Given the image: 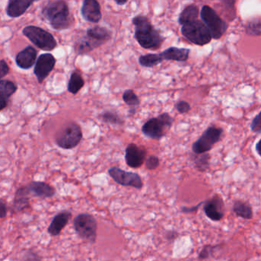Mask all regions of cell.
Returning <instances> with one entry per match:
<instances>
[{
    "label": "cell",
    "mask_w": 261,
    "mask_h": 261,
    "mask_svg": "<svg viewBox=\"0 0 261 261\" xmlns=\"http://www.w3.org/2000/svg\"><path fill=\"white\" fill-rule=\"evenodd\" d=\"M132 23L135 27L134 37L142 48L156 50L161 47L164 39L146 16H135Z\"/></svg>",
    "instance_id": "6da1fadb"
},
{
    "label": "cell",
    "mask_w": 261,
    "mask_h": 261,
    "mask_svg": "<svg viewBox=\"0 0 261 261\" xmlns=\"http://www.w3.org/2000/svg\"><path fill=\"white\" fill-rule=\"evenodd\" d=\"M42 15L54 30H68L74 23L68 4L63 0L50 1L42 10Z\"/></svg>",
    "instance_id": "7a4b0ae2"
},
{
    "label": "cell",
    "mask_w": 261,
    "mask_h": 261,
    "mask_svg": "<svg viewBox=\"0 0 261 261\" xmlns=\"http://www.w3.org/2000/svg\"><path fill=\"white\" fill-rule=\"evenodd\" d=\"M173 123V117L168 113H163L147 120L142 126V133L147 138L160 140L166 135Z\"/></svg>",
    "instance_id": "3957f363"
},
{
    "label": "cell",
    "mask_w": 261,
    "mask_h": 261,
    "mask_svg": "<svg viewBox=\"0 0 261 261\" xmlns=\"http://www.w3.org/2000/svg\"><path fill=\"white\" fill-rule=\"evenodd\" d=\"M83 138L80 125L74 121L65 123L56 136V143L64 149H71L77 146Z\"/></svg>",
    "instance_id": "277c9868"
},
{
    "label": "cell",
    "mask_w": 261,
    "mask_h": 261,
    "mask_svg": "<svg viewBox=\"0 0 261 261\" xmlns=\"http://www.w3.org/2000/svg\"><path fill=\"white\" fill-rule=\"evenodd\" d=\"M181 33L191 43L200 46L207 45L212 39L205 24L198 19L181 25Z\"/></svg>",
    "instance_id": "5b68a950"
},
{
    "label": "cell",
    "mask_w": 261,
    "mask_h": 261,
    "mask_svg": "<svg viewBox=\"0 0 261 261\" xmlns=\"http://www.w3.org/2000/svg\"><path fill=\"white\" fill-rule=\"evenodd\" d=\"M74 228L82 239L91 244L95 243L97 235V222L92 215L79 214L74 218Z\"/></svg>",
    "instance_id": "8992f818"
},
{
    "label": "cell",
    "mask_w": 261,
    "mask_h": 261,
    "mask_svg": "<svg viewBox=\"0 0 261 261\" xmlns=\"http://www.w3.org/2000/svg\"><path fill=\"white\" fill-rule=\"evenodd\" d=\"M201 20L210 31L212 39L218 40L227 32L228 25L209 6H203L200 13Z\"/></svg>",
    "instance_id": "52a82bcc"
},
{
    "label": "cell",
    "mask_w": 261,
    "mask_h": 261,
    "mask_svg": "<svg viewBox=\"0 0 261 261\" xmlns=\"http://www.w3.org/2000/svg\"><path fill=\"white\" fill-rule=\"evenodd\" d=\"M223 133L224 130L222 128L217 127L215 125L208 126L198 140L192 144V152L195 154L208 152L221 140Z\"/></svg>",
    "instance_id": "ba28073f"
},
{
    "label": "cell",
    "mask_w": 261,
    "mask_h": 261,
    "mask_svg": "<svg viewBox=\"0 0 261 261\" xmlns=\"http://www.w3.org/2000/svg\"><path fill=\"white\" fill-rule=\"evenodd\" d=\"M22 33L35 45L44 51H51L57 46V42L53 35L39 27L30 25L25 27Z\"/></svg>",
    "instance_id": "9c48e42d"
},
{
    "label": "cell",
    "mask_w": 261,
    "mask_h": 261,
    "mask_svg": "<svg viewBox=\"0 0 261 261\" xmlns=\"http://www.w3.org/2000/svg\"><path fill=\"white\" fill-rule=\"evenodd\" d=\"M108 173L114 181L120 186L132 187L136 189H142L143 187L141 177L135 172H126L120 168L114 166L108 169Z\"/></svg>",
    "instance_id": "30bf717a"
},
{
    "label": "cell",
    "mask_w": 261,
    "mask_h": 261,
    "mask_svg": "<svg viewBox=\"0 0 261 261\" xmlns=\"http://www.w3.org/2000/svg\"><path fill=\"white\" fill-rule=\"evenodd\" d=\"M147 155L146 149L135 143H129L125 149V162L129 167H141Z\"/></svg>",
    "instance_id": "8fae6325"
},
{
    "label": "cell",
    "mask_w": 261,
    "mask_h": 261,
    "mask_svg": "<svg viewBox=\"0 0 261 261\" xmlns=\"http://www.w3.org/2000/svg\"><path fill=\"white\" fill-rule=\"evenodd\" d=\"M204 212L206 216L213 221H219L224 216V202L219 195H215L204 201Z\"/></svg>",
    "instance_id": "7c38bea8"
},
{
    "label": "cell",
    "mask_w": 261,
    "mask_h": 261,
    "mask_svg": "<svg viewBox=\"0 0 261 261\" xmlns=\"http://www.w3.org/2000/svg\"><path fill=\"white\" fill-rule=\"evenodd\" d=\"M56 63V59L51 54L41 55L38 58L34 68V73L39 83H42L43 81L48 77V74L54 68Z\"/></svg>",
    "instance_id": "4fadbf2b"
},
{
    "label": "cell",
    "mask_w": 261,
    "mask_h": 261,
    "mask_svg": "<svg viewBox=\"0 0 261 261\" xmlns=\"http://www.w3.org/2000/svg\"><path fill=\"white\" fill-rule=\"evenodd\" d=\"M84 19L91 23H97L102 19L100 6L97 0H84L82 7Z\"/></svg>",
    "instance_id": "5bb4252c"
},
{
    "label": "cell",
    "mask_w": 261,
    "mask_h": 261,
    "mask_svg": "<svg viewBox=\"0 0 261 261\" xmlns=\"http://www.w3.org/2000/svg\"><path fill=\"white\" fill-rule=\"evenodd\" d=\"M30 195L40 198H53L56 194V189L44 181H33L27 185Z\"/></svg>",
    "instance_id": "9a60e30c"
},
{
    "label": "cell",
    "mask_w": 261,
    "mask_h": 261,
    "mask_svg": "<svg viewBox=\"0 0 261 261\" xmlns=\"http://www.w3.org/2000/svg\"><path fill=\"white\" fill-rule=\"evenodd\" d=\"M72 217L69 211H62L53 218L51 224L48 227V233L51 236H58L62 233V230L66 227Z\"/></svg>",
    "instance_id": "2e32d148"
},
{
    "label": "cell",
    "mask_w": 261,
    "mask_h": 261,
    "mask_svg": "<svg viewBox=\"0 0 261 261\" xmlns=\"http://www.w3.org/2000/svg\"><path fill=\"white\" fill-rule=\"evenodd\" d=\"M189 54L190 49L189 48L169 47L160 53V56L163 61L185 62L189 59Z\"/></svg>",
    "instance_id": "e0dca14e"
},
{
    "label": "cell",
    "mask_w": 261,
    "mask_h": 261,
    "mask_svg": "<svg viewBox=\"0 0 261 261\" xmlns=\"http://www.w3.org/2000/svg\"><path fill=\"white\" fill-rule=\"evenodd\" d=\"M38 0H10L7 13L10 17L17 18L22 16L28 9Z\"/></svg>",
    "instance_id": "ac0fdd59"
},
{
    "label": "cell",
    "mask_w": 261,
    "mask_h": 261,
    "mask_svg": "<svg viewBox=\"0 0 261 261\" xmlns=\"http://www.w3.org/2000/svg\"><path fill=\"white\" fill-rule=\"evenodd\" d=\"M37 58V51L33 47L28 46L21 51L16 58V64L22 69H30L34 65Z\"/></svg>",
    "instance_id": "d6986e66"
},
{
    "label": "cell",
    "mask_w": 261,
    "mask_h": 261,
    "mask_svg": "<svg viewBox=\"0 0 261 261\" xmlns=\"http://www.w3.org/2000/svg\"><path fill=\"white\" fill-rule=\"evenodd\" d=\"M30 191L27 186H22L16 190L13 199V209L15 212H20L30 207Z\"/></svg>",
    "instance_id": "ffe728a7"
},
{
    "label": "cell",
    "mask_w": 261,
    "mask_h": 261,
    "mask_svg": "<svg viewBox=\"0 0 261 261\" xmlns=\"http://www.w3.org/2000/svg\"><path fill=\"white\" fill-rule=\"evenodd\" d=\"M103 45V42L95 40L89 36L81 38L74 45V50L77 55H85Z\"/></svg>",
    "instance_id": "44dd1931"
},
{
    "label": "cell",
    "mask_w": 261,
    "mask_h": 261,
    "mask_svg": "<svg viewBox=\"0 0 261 261\" xmlns=\"http://www.w3.org/2000/svg\"><path fill=\"white\" fill-rule=\"evenodd\" d=\"M87 36L105 44L108 41L111 40L112 38V33L105 27L96 25L92 28L88 29L87 31Z\"/></svg>",
    "instance_id": "7402d4cb"
},
{
    "label": "cell",
    "mask_w": 261,
    "mask_h": 261,
    "mask_svg": "<svg viewBox=\"0 0 261 261\" xmlns=\"http://www.w3.org/2000/svg\"><path fill=\"white\" fill-rule=\"evenodd\" d=\"M199 15V8L196 5L191 4L187 6L184 10L180 13L178 22L179 25H182L184 24L189 23L192 21L198 19Z\"/></svg>",
    "instance_id": "603a6c76"
},
{
    "label": "cell",
    "mask_w": 261,
    "mask_h": 261,
    "mask_svg": "<svg viewBox=\"0 0 261 261\" xmlns=\"http://www.w3.org/2000/svg\"><path fill=\"white\" fill-rule=\"evenodd\" d=\"M233 211L235 215L243 219L250 220L253 218V213L251 205L249 203L243 201H236L233 205Z\"/></svg>",
    "instance_id": "cb8c5ba5"
},
{
    "label": "cell",
    "mask_w": 261,
    "mask_h": 261,
    "mask_svg": "<svg viewBox=\"0 0 261 261\" xmlns=\"http://www.w3.org/2000/svg\"><path fill=\"white\" fill-rule=\"evenodd\" d=\"M99 118L103 123L117 126H123L125 123L124 120L115 111H106L99 115Z\"/></svg>",
    "instance_id": "d4e9b609"
},
{
    "label": "cell",
    "mask_w": 261,
    "mask_h": 261,
    "mask_svg": "<svg viewBox=\"0 0 261 261\" xmlns=\"http://www.w3.org/2000/svg\"><path fill=\"white\" fill-rule=\"evenodd\" d=\"M139 64L143 68H152L163 62L160 54H147L141 56L138 59Z\"/></svg>",
    "instance_id": "484cf974"
},
{
    "label": "cell",
    "mask_w": 261,
    "mask_h": 261,
    "mask_svg": "<svg viewBox=\"0 0 261 261\" xmlns=\"http://www.w3.org/2000/svg\"><path fill=\"white\" fill-rule=\"evenodd\" d=\"M85 85V81L82 74L79 72H73L70 77L68 85V91L72 94H76L80 91Z\"/></svg>",
    "instance_id": "4316f807"
},
{
    "label": "cell",
    "mask_w": 261,
    "mask_h": 261,
    "mask_svg": "<svg viewBox=\"0 0 261 261\" xmlns=\"http://www.w3.org/2000/svg\"><path fill=\"white\" fill-rule=\"evenodd\" d=\"M197 155L194 156V166L197 170L200 172H204L209 169L210 166L211 155L208 152H204V153L196 154Z\"/></svg>",
    "instance_id": "83f0119b"
},
{
    "label": "cell",
    "mask_w": 261,
    "mask_h": 261,
    "mask_svg": "<svg viewBox=\"0 0 261 261\" xmlns=\"http://www.w3.org/2000/svg\"><path fill=\"white\" fill-rule=\"evenodd\" d=\"M18 88L14 82L7 80L0 81V94L5 98H10L17 91Z\"/></svg>",
    "instance_id": "f1b7e54d"
},
{
    "label": "cell",
    "mask_w": 261,
    "mask_h": 261,
    "mask_svg": "<svg viewBox=\"0 0 261 261\" xmlns=\"http://www.w3.org/2000/svg\"><path fill=\"white\" fill-rule=\"evenodd\" d=\"M123 100L126 105H128L132 109H134V111H136L137 108H138L140 105V98L132 89L126 90L123 92Z\"/></svg>",
    "instance_id": "f546056e"
},
{
    "label": "cell",
    "mask_w": 261,
    "mask_h": 261,
    "mask_svg": "<svg viewBox=\"0 0 261 261\" xmlns=\"http://www.w3.org/2000/svg\"><path fill=\"white\" fill-rule=\"evenodd\" d=\"M245 31L250 36H260L261 22L259 17L253 19V20L247 22L245 27Z\"/></svg>",
    "instance_id": "4dcf8cb0"
},
{
    "label": "cell",
    "mask_w": 261,
    "mask_h": 261,
    "mask_svg": "<svg viewBox=\"0 0 261 261\" xmlns=\"http://www.w3.org/2000/svg\"><path fill=\"white\" fill-rule=\"evenodd\" d=\"M221 6L226 11L229 12V14L233 15V17H236V9L235 4L237 0H219Z\"/></svg>",
    "instance_id": "1f68e13d"
},
{
    "label": "cell",
    "mask_w": 261,
    "mask_h": 261,
    "mask_svg": "<svg viewBox=\"0 0 261 261\" xmlns=\"http://www.w3.org/2000/svg\"><path fill=\"white\" fill-rule=\"evenodd\" d=\"M145 166L149 170H154L160 166V159L155 155H150L145 160Z\"/></svg>",
    "instance_id": "d6a6232c"
},
{
    "label": "cell",
    "mask_w": 261,
    "mask_h": 261,
    "mask_svg": "<svg viewBox=\"0 0 261 261\" xmlns=\"http://www.w3.org/2000/svg\"><path fill=\"white\" fill-rule=\"evenodd\" d=\"M175 108L177 111L181 114H187L191 111L190 105L186 100H180V101L177 102L175 103Z\"/></svg>",
    "instance_id": "836d02e7"
},
{
    "label": "cell",
    "mask_w": 261,
    "mask_h": 261,
    "mask_svg": "<svg viewBox=\"0 0 261 261\" xmlns=\"http://www.w3.org/2000/svg\"><path fill=\"white\" fill-rule=\"evenodd\" d=\"M260 114H258L256 117L253 118L251 124H250V129L252 132L256 133V134H259L261 133V125H260Z\"/></svg>",
    "instance_id": "e575fe53"
},
{
    "label": "cell",
    "mask_w": 261,
    "mask_h": 261,
    "mask_svg": "<svg viewBox=\"0 0 261 261\" xmlns=\"http://www.w3.org/2000/svg\"><path fill=\"white\" fill-rule=\"evenodd\" d=\"M215 247H212V246L207 245L205 247H203L201 251L200 252L199 255H198V257L201 259H207L209 256H212V250H214Z\"/></svg>",
    "instance_id": "d590c367"
},
{
    "label": "cell",
    "mask_w": 261,
    "mask_h": 261,
    "mask_svg": "<svg viewBox=\"0 0 261 261\" xmlns=\"http://www.w3.org/2000/svg\"><path fill=\"white\" fill-rule=\"evenodd\" d=\"M10 72V68L4 60L0 61V79L5 77Z\"/></svg>",
    "instance_id": "8d00e7d4"
},
{
    "label": "cell",
    "mask_w": 261,
    "mask_h": 261,
    "mask_svg": "<svg viewBox=\"0 0 261 261\" xmlns=\"http://www.w3.org/2000/svg\"><path fill=\"white\" fill-rule=\"evenodd\" d=\"M203 204H204V201H202V202H200L199 204H197L196 206H194V207H181V212H182V213L185 214L194 213V212H196L198 210V208H199L200 206Z\"/></svg>",
    "instance_id": "74e56055"
},
{
    "label": "cell",
    "mask_w": 261,
    "mask_h": 261,
    "mask_svg": "<svg viewBox=\"0 0 261 261\" xmlns=\"http://www.w3.org/2000/svg\"><path fill=\"white\" fill-rule=\"evenodd\" d=\"M7 215V207L6 203L0 199V218H5Z\"/></svg>",
    "instance_id": "f35d334b"
},
{
    "label": "cell",
    "mask_w": 261,
    "mask_h": 261,
    "mask_svg": "<svg viewBox=\"0 0 261 261\" xmlns=\"http://www.w3.org/2000/svg\"><path fill=\"white\" fill-rule=\"evenodd\" d=\"M8 105V99L5 98L0 94V112L4 111Z\"/></svg>",
    "instance_id": "ab89813d"
},
{
    "label": "cell",
    "mask_w": 261,
    "mask_h": 261,
    "mask_svg": "<svg viewBox=\"0 0 261 261\" xmlns=\"http://www.w3.org/2000/svg\"><path fill=\"white\" fill-rule=\"evenodd\" d=\"M178 233L176 231H170L167 232V234L166 235V238H167L169 241H172V240H175V238H178Z\"/></svg>",
    "instance_id": "60d3db41"
},
{
    "label": "cell",
    "mask_w": 261,
    "mask_h": 261,
    "mask_svg": "<svg viewBox=\"0 0 261 261\" xmlns=\"http://www.w3.org/2000/svg\"><path fill=\"white\" fill-rule=\"evenodd\" d=\"M114 1L118 6H124L128 2V0H114Z\"/></svg>",
    "instance_id": "b9f144b4"
},
{
    "label": "cell",
    "mask_w": 261,
    "mask_h": 261,
    "mask_svg": "<svg viewBox=\"0 0 261 261\" xmlns=\"http://www.w3.org/2000/svg\"><path fill=\"white\" fill-rule=\"evenodd\" d=\"M259 143H260V141L258 142V143H256V152H257L258 154H259Z\"/></svg>",
    "instance_id": "7bdbcfd3"
}]
</instances>
